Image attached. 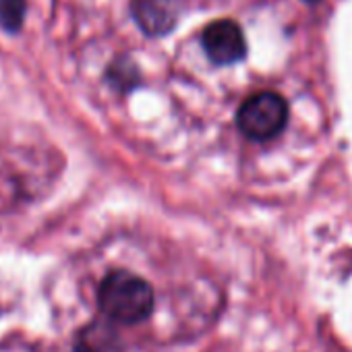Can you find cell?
<instances>
[{
    "instance_id": "obj_1",
    "label": "cell",
    "mask_w": 352,
    "mask_h": 352,
    "mask_svg": "<svg viewBox=\"0 0 352 352\" xmlns=\"http://www.w3.org/2000/svg\"><path fill=\"white\" fill-rule=\"evenodd\" d=\"M98 307L114 323L135 325L145 321L153 311V290L151 286L126 272H110L98 288Z\"/></svg>"
},
{
    "instance_id": "obj_2",
    "label": "cell",
    "mask_w": 352,
    "mask_h": 352,
    "mask_svg": "<svg viewBox=\"0 0 352 352\" xmlns=\"http://www.w3.org/2000/svg\"><path fill=\"white\" fill-rule=\"evenodd\" d=\"M288 124V102L276 91H259L247 98L236 112L239 131L251 141H270Z\"/></svg>"
},
{
    "instance_id": "obj_3",
    "label": "cell",
    "mask_w": 352,
    "mask_h": 352,
    "mask_svg": "<svg viewBox=\"0 0 352 352\" xmlns=\"http://www.w3.org/2000/svg\"><path fill=\"white\" fill-rule=\"evenodd\" d=\"M201 46L214 65H236L247 56V40L236 21L220 19L210 23L201 34Z\"/></svg>"
},
{
    "instance_id": "obj_4",
    "label": "cell",
    "mask_w": 352,
    "mask_h": 352,
    "mask_svg": "<svg viewBox=\"0 0 352 352\" xmlns=\"http://www.w3.org/2000/svg\"><path fill=\"white\" fill-rule=\"evenodd\" d=\"M131 13L147 38L168 36L181 17L179 0H131Z\"/></svg>"
},
{
    "instance_id": "obj_5",
    "label": "cell",
    "mask_w": 352,
    "mask_h": 352,
    "mask_svg": "<svg viewBox=\"0 0 352 352\" xmlns=\"http://www.w3.org/2000/svg\"><path fill=\"white\" fill-rule=\"evenodd\" d=\"M73 352H124V346L110 323L94 321L79 331Z\"/></svg>"
},
{
    "instance_id": "obj_6",
    "label": "cell",
    "mask_w": 352,
    "mask_h": 352,
    "mask_svg": "<svg viewBox=\"0 0 352 352\" xmlns=\"http://www.w3.org/2000/svg\"><path fill=\"white\" fill-rule=\"evenodd\" d=\"M108 81L112 83L114 89L120 94H129L135 87H139V71L137 65L131 58H116L110 69H108Z\"/></svg>"
},
{
    "instance_id": "obj_7",
    "label": "cell",
    "mask_w": 352,
    "mask_h": 352,
    "mask_svg": "<svg viewBox=\"0 0 352 352\" xmlns=\"http://www.w3.org/2000/svg\"><path fill=\"white\" fill-rule=\"evenodd\" d=\"M25 13H28L25 0H0V25L9 34L21 32Z\"/></svg>"
},
{
    "instance_id": "obj_8",
    "label": "cell",
    "mask_w": 352,
    "mask_h": 352,
    "mask_svg": "<svg viewBox=\"0 0 352 352\" xmlns=\"http://www.w3.org/2000/svg\"><path fill=\"white\" fill-rule=\"evenodd\" d=\"M307 5H315V3H319V0H305Z\"/></svg>"
}]
</instances>
